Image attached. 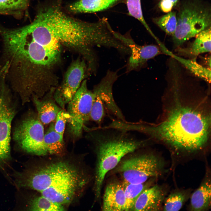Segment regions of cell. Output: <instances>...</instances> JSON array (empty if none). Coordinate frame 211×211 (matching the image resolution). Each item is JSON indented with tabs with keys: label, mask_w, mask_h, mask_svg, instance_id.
<instances>
[{
	"label": "cell",
	"mask_w": 211,
	"mask_h": 211,
	"mask_svg": "<svg viewBox=\"0 0 211 211\" xmlns=\"http://www.w3.org/2000/svg\"><path fill=\"white\" fill-rule=\"evenodd\" d=\"M113 133H101L97 139V162L95 180L96 198L100 197L102 186L110 171L127 154L146 145L148 140H139L129 135L127 132L117 130Z\"/></svg>",
	"instance_id": "obj_4"
},
{
	"label": "cell",
	"mask_w": 211,
	"mask_h": 211,
	"mask_svg": "<svg viewBox=\"0 0 211 211\" xmlns=\"http://www.w3.org/2000/svg\"><path fill=\"white\" fill-rule=\"evenodd\" d=\"M79 169L69 161L54 160L34 164L13 176L18 187L36 190L65 206L79 195L87 183Z\"/></svg>",
	"instance_id": "obj_3"
},
{
	"label": "cell",
	"mask_w": 211,
	"mask_h": 211,
	"mask_svg": "<svg viewBox=\"0 0 211 211\" xmlns=\"http://www.w3.org/2000/svg\"><path fill=\"white\" fill-rule=\"evenodd\" d=\"M55 123L52 122L45 133L44 142L48 154L61 155L64 149L63 135L57 132Z\"/></svg>",
	"instance_id": "obj_20"
},
{
	"label": "cell",
	"mask_w": 211,
	"mask_h": 211,
	"mask_svg": "<svg viewBox=\"0 0 211 211\" xmlns=\"http://www.w3.org/2000/svg\"><path fill=\"white\" fill-rule=\"evenodd\" d=\"M7 71V67L6 66L4 65L0 68V82L4 75Z\"/></svg>",
	"instance_id": "obj_30"
},
{
	"label": "cell",
	"mask_w": 211,
	"mask_h": 211,
	"mask_svg": "<svg viewBox=\"0 0 211 211\" xmlns=\"http://www.w3.org/2000/svg\"><path fill=\"white\" fill-rule=\"evenodd\" d=\"M211 188L210 179L206 176L199 187L191 196L190 210L206 211L210 208Z\"/></svg>",
	"instance_id": "obj_16"
},
{
	"label": "cell",
	"mask_w": 211,
	"mask_h": 211,
	"mask_svg": "<svg viewBox=\"0 0 211 211\" xmlns=\"http://www.w3.org/2000/svg\"><path fill=\"white\" fill-rule=\"evenodd\" d=\"M128 14L138 20L155 40L157 38L149 26L143 16L141 0H125Z\"/></svg>",
	"instance_id": "obj_25"
},
{
	"label": "cell",
	"mask_w": 211,
	"mask_h": 211,
	"mask_svg": "<svg viewBox=\"0 0 211 211\" xmlns=\"http://www.w3.org/2000/svg\"><path fill=\"white\" fill-rule=\"evenodd\" d=\"M144 183H125V186H124L125 199V211L131 210L140 194L147 188Z\"/></svg>",
	"instance_id": "obj_24"
},
{
	"label": "cell",
	"mask_w": 211,
	"mask_h": 211,
	"mask_svg": "<svg viewBox=\"0 0 211 211\" xmlns=\"http://www.w3.org/2000/svg\"><path fill=\"white\" fill-rule=\"evenodd\" d=\"M125 204L124 186L116 183L108 185L106 188L103 197V210L125 211Z\"/></svg>",
	"instance_id": "obj_14"
},
{
	"label": "cell",
	"mask_w": 211,
	"mask_h": 211,
	"mask_svg": "<svg viewBox=\"0 0 211 211\" xmlns=\"http://www.w3.org/2000/svg\"><path fill=\"white\" fill-rule=\"evenodd\" d=\"M70 116L67 111L62 109L58 113L55 123L54 128L58 133L63 135L66 124L68 122Z\"/></svg>",
	"instance_id": "obj_28"
},
{
	"label": "cell",
	"mask_w": 211,
	"mask_h": 211,
	"mask_svg": "<svg viewBox=\"0 0 211 211\" xmlns=\"http://www.w3.org/2000/svg\"><path fill=\"white\" fill-rule=\"evenodd\" d=\"M86 66L80 60L74 62L66 72L63 84L55 92V101L62 109L72 99L84 78Z\"/></svg>",
	"instance_id": "obj_10"
},
{
	"label": "cell",
	"mask_w": 211,
	"mask_h": 211,
	"mask_svg": "<svg viewBox=\"0 0 211 211\" xmlns=\"http://www.w3.org/2000/svg\"><path fill=\"white\" fill-rule=\"evenodd\" d=\"M204 61L205 62V63L208 66V67L210 68H211V58L210 56L206 57L204 58Z\"/></svg>",
	"instance_id": "obj_31"
},
{
	"label": "cell",
	"mask_w": 211,
	"mask_h": 211,
	"mask_svg": "<svg viewBox=\"0 0 211 211\" xmlns=\"http://www.w3.org/2000/svg\"><path fill=\"white\" fill-rule=\"evenodd\" d=\"M187 192L176 190L171 193L164 200L163 210L176 211L180 210L188 199Z\"/></svg>",
	"instance_id": "obj_22"
},
{
	"label": "cell",
	"mask_w": 211,
	"mask_h": 211,
	"mask_svg": "<svg viewBox=\"0 0 211 211\" xmlns=\"http://www.w3.org/2000/svg\"><path fill=\"white\" fill-rule=\"evenodd\" d=\"M94 97L93 91L88 89L86 81L84 80L68 103L67 112L70 116L68 122L70 133L74 137L81 136L84 124L90 119Z\"/></svg>",
	"instance_id": "obj_9"
},
{
	"label": "cell",
	"mask_w": 211,
	"mask_h": 211,
	"mask_svg": "<svg viewBox=\"0 0 211 211\" xmlns=\"http://www.w3.org/2000/svg\"><path fill=\"white\" fill-rule=\"evenodd\" d=\"M29 0H0V13L12 12L25 8Z\"/></svg>",
	"instance_id": "obj_27"
},
{
	"label": "cell",
	"mask_w": 211,
	"mask_h": 211,
	"mask_svg": "<svg viewBox=\"0 0 211 211\" xmlns=\"http://www.w3.org/2000/svg\"><path fill=\"white\" fill-rule=\"evenodd\" d=\"M32 98L38 117L42 124L47 125L56 120L58 113L62 109L56 104L54 98L49 96L42 100L35 96Z\"/></svg>",
	"instance_id": "obj_18"
},
{
	"label": "cell",
	"mask_w": 211,
	"mask_h": 211,
	"mask_svg": "<svg viewBox=\"0 0 211 211\" xmlns=\"http://www.w3.org/2000/svg\"><path fill=\"white\" fill-rule=\"evenodd\" d=\"M166 193V190L159 185L147 188L140 194L131 210H160Z\"/></svg>",
	"instance_id": "obj_13"
},
{
	"label": "cell",
	"mask_w": 211,
	"mask_h": 211,
	"mask_svg": "<svg viewBox=\"0 0 211 211\" xmlns=\"http://www.w3.org/2000/svg\"><path fill=\"white\" fill-rule=\"evenodd\" d=\"M115 37L128 47L130 53L126 66L127 72L141 68L149 60L161 53L157 46L141 45L137 44L129 35H123L114 30Z\"/></svg>",
	"instance_id": "obj_11"
},
{
	"label": "cell",
	"mask_w": 211,
	"mask_h": 211,
	"mask_svg": "<svg viewBox=\"0 0 211 211\" xmlns=\"http://www.w3.org/2000/svg\"><path fill=\"white\" fill-rule=\"evenodd\" d=\"M124 0H78L69 5L68 10L73 13H92L107 9Z\"/></svg>",
	"instance_id": "obj_17"
},
{
	"label": "cell",
	"mask_w": 211,
	"mask_h": 211,
	"mask_svg": "<svg viewBox=\"0 0 211 211\" xmlns=\"http://www.w3.org/2000/svg\"><path fill=\"white\" fill-rule=\"evenodd\" d=\"M17 105L5 80L0 82V167L10 159L11 124Z\"/></svg>",
	"instance_id": "obj_8"
},
{
	"label": "cell",
	"mask_w": 211,
	"mask_h": 211,
	"mask_svg": "<svg viewBox=\"0 0 211 211\" xmlns=\"http://www.w3.org/2000/svg\"><path fill=\"white\" fill-rule=\"evenodd\" d=\"M94 93V97L91 110L90 119L100 124L105 115V107L99 97Z\"/></svg>",
	"instance_id": "obj_26"
},
{
	"label": "cell",
	"mask_w": 211,
	"mask_h": 211,
	"mask_svg": "<svg viewBox=\"0 0 211 211\" xmlns=\"http://www.w3.org/2000/svg\"><path fill=\"white\" fill-rule=\"evenodd\" d=\"M44 128L38 115L28 113L16 125L13 138L18 146L28 153L38 156L48 154L44 142Z\"/></svg>",
	"instance_id": "obj_6"
},
{
	"label": "cell",
	"mask_w": 211,
	"mask_h": 211,
	"mask_svg": "<svg viewBox=\"0 0 211 211\" xmlns=\"http://www.w3.org/2000/svg\"><path fill=\"white\" fill-rule=\"evenodd\" d=\"M118 77L117 72L108 70L93 91L100 98L104 107L118 119L126 120L122 111L116 104L113 96V88Z\"/></svg>",
	"instance_id": "obj_12"
},
{
	"label": "cell",
	"mask_w": 211,
	"mask_h": 211,
	"mask_svg": "<svg viewBox=\"0 0 211 211\" xmlns=\"http://www.w3.org/2000/svg\"><path fill=\"white\" fill-rule=\"evenodd\" d=\"M152 21L167 34L172 36L177 26L176 11H172L164 15L153 18Z\"/></svg>",
	"instance_id": "obj_23"
},
{
	"label": "cell",
	"mask_w": 211,
	"mask_h": 211,
	"mask_svg": "<svg viewBox=\"0 0 211 211\" xmlns=\"http://www.w3.org/2000/svg\"><path fill=\"white\" fill-rule=\"evenodd\" d=\"M40 43L45 46H59L60 43L90 48H110L114 37L107 18L95 22L82 21L67 15L57 6L47 7L39 12L32 23Z\"/></svg>",
	"instance_id": "obj_2"
},
{
	"label": "cell",
	"mask_w": 211,
	"mask_h": 211,
	"mask_svg": "<svg viewBox=\"0 0 211 211\" xmlns=\"http://www.w3.org/2000/svg\"><path fill=\"white\" fill-rule=\"evenodd\" d=\"M164 165V162L156 156L147 154L124 160L118 170L125 183L140 184L151 178L161 176Z\"/></svg>",
	"instance_id": "obj_7"
},
{
	"label": "cell",
	"mask_w": 211,
	"mask_h": 211,
	"mask_svg": "<svg viewBox=\"0 0 211 211\" xmlns=\"http://www.w3.org/2000/svg\"><path fill=\"white\" fill-rule=\"evenodd\" d=\"M211 27L195 37V40L188 47L178 50L179 55L195 59L199 55L211 52Z\"/></svg>",
	"instance_id": "obj_15"
},
{
	"label": "cell",
	"mask_w": 211,
	"mask_h": 211,
	"mask_svg": "<svg viewBox=\"0 0 211 211\" xmlns=\"http://www.w3.org/2000/svg\"><path fill=\"white\" fill-rule=\"evenodd\" d=\"M28 210L61 211L65 210V206L55 203L40 195L31 198L28 204Z\"/></svg>",
	"instance_id": "obj_21"
},
{
	"label": "cell",
	"mask_w": 211,
	"mask_h": 211,
	"mask_svg": "<svg viewBox=\"0 0 211 211\" xmlns=\"http://www.w3.org/2000/svg\"><path fill=\"white\" fill-rule=\"evenodd\" d=\"M162 51L178 61L194 75L209 83L211 82V69L198 63L195 59H185L176 55L167 49L163 44H159Z\"/></svg>",
	"instance_id": "obj_19"
},
{
	"label": "cell",
	"mask_w": 211,
	"mask_h": 211,
	"mask_svg": "<svg viewBox=\"0 0 211 211\" xmlns=\"http://www.w3.org/2000/svg\"><path fill=\"white\" fill-rule=\"evenodd\" d=\"M30 99H31V98H30ZM30 101H29L28 102H29ZM27 103H28V102H27ZM24 104H22V105H24Z\"/></svg>",
	"instance_id": "obj_32"
},
{
	"label": "cell",
	"mask_w": 211,
	"mask_h": 211,
	"mask_svg": "<svg viewBox=\"0 0 211 211\" xmlns=\"http://www.w3.org/2000/svg\"><path fill=\"white\" fill-rule=\"evenodd\" d=\"M181 0H160L158 6L161 10L167 13L177 6Z\"/></svg>",
	"instance_id": "obj_29"
},
{
	"label": "cell",
	"mask_w": 211,
	"mask_h": 211,
	"mask_svg": "<svg viewBox=\"0 0 211 211\" xmlns=\"http://www.w3.org/2000/svg\"><path fill=\"white\" fill-rule=\"evenodd\" d=\"M174 94L164 107L159 122H137L134 130L175 149L191 152L202 149L208 143L210 135L208 98L183 97L176 92Z\"/></svg>",
	"instance_id": "obj_1"
},
{
	"label": "cell",
	"mask_w": 211,
	"mask_h": 211,
	"mask_svg": "<svg viewBox=\"0 0 211 211\" xmlns=\"http://www.w3.org/2000/svg\"><path fill=\"white\" fill-rule=\"evenodd\" d=\"M177 6V26L172 36L178 47L211 27V7L205 0H182Z\"/></svg>",
	"instance_id": "obj_5"
}]
</instances>
